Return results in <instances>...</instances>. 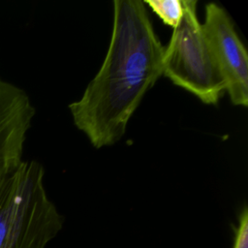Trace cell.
Listing matches in <instances>:
<instances>
[{
  "label": "cell",
  "instance_id": "6da1fadb",
  "mask_svg": "<svg viewBox=\"0 0 248 248\" xmlns=\"http://www.w3.org/2000/svg\"><path fill=\"white\" fill-rule=\"evenodd\" d=\"M105 59L82 96L69 105L75 126L97 149L126 133L143 97L163 75L162 46L141 0H114Z\"/></svg>",
  "mask_w": 248,
  "mask_h": 248
},
{
  "label": "cell",
  "instance_id": "7a4b0ae2",
  "mask_svg": "<svg viewBox=\"0 0 248 248\" xmlns=\"http://www.w3.org/2000/svg\"><path fill=\"white\" fill-rule=\"evenodd\" d=\"M44 177L38 161L23 160L8 181L0 196V248H45L62 229Z\"/></svg>",
  "mask_w": 248,
  "mask_h": 248
},
{
  "label": "cell",
  "instance_id": "3957f363",
  "mask_svg": "<svg viewBox=\"0 0 248 248\" xmlns=\"http://www.w3.org/2000/svg\"><path fill=\"white\" fill-rule=\"evenodd\" d=\"M197 0H183L184 13L164 47L163 75L206 105H217L225 81L198 18Z\"/></svg>",
  "mask_w": 248,
  "mask_h": 248
},
{
  "label": "cell",
  "instance_id": "277c9868",
  "mask_svg": "<svg viewBox=\"0 0 248 248\" xmlns=\"http://www.w3.org/2000/svg\"><path fill=\"white\" fill-rule=\"evenodd\" d=\"M202 27L234 106H248V53L224 8L208 3Z\"/></svg>",
  "mask_w": 248,
  "mask_h": 248
},
{
  "label": "cell",
  "instance_id": "5b68a950",
  "mask_svg": "<svg viewBox=\"0 0 248 248\" xmlns=\"http://www.w3.org/2000/svg\"><path fill=\"white\" fill-rule=\"evenodd\" d=\"M35 113L29 95L0 77V196L23 161L24 143Z\"/></svg>",
  "mask_w": 248,
  "mask_h": 248
},
{
  "label": "cell",
  "instance_id": "8992f818",
  "mask_svg": "<svg viewBox=\"0 0 248 248\" xmlns=\"http://www.w3.org/2000/svg\"><path fill=\"white\" fill-rule=\"evenodd\" d=\"M143 3L147 5L165 24L172 28H175L182 19L184 13L183 0H145Z\"/></svg>",
  "mask_w": 248,
  "mask_h": 248
},
{
  "label": "cell",
  "instance_id": "52a82bcc",
  "mask_svg": "<svg viewBox=\"0 0 248 248\" xmlns=\"http://www.w3.org/2000/svg\"><path fill=\"white\" fill-rule=\"evenodd\" d=\"M232 248H248V210L246 206L238 217L237 227L234 228Z\"/></svg>",
  "mask_w": 248,
  "mask_h": 248
}]
</instances>
